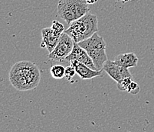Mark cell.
<instances>
[{"mask_svg": "<svg viewBox=\"0 0 154 132\" xmlns=\"http://www.w3.org/2000/svg\"><path fill=\"white\" fill-rule=\"evenodd\" d=\"M10 83L19 91H29L35 89L41 80V73L33 62L22 60L15 63L9 74Z\"/></svg>", "mask_w": 154, "mask_h": 132, "instance_id": "obj_1", "label": "cell"}, {"mask_svg": "<svg viewBox=\"0 0 154 132\" xmlns=\"http://www.w3.org/2000/svg\"><path fill=\"white\" fill-rule=\"evenodd\" d=\"M98 21L95 15L88 13L81 19L71 22L64 32L68 34L75 43H80L90 38L98 31Z\"/></svg>", "mask_w": 154, "mask_h": 132, "instance_id": "obj_2", "label": "cell"}, {"mask_svg": "<svg viewBox=\"0 0 154 132\" xmlns=\"http://www.w3.org/2000/svg\"><path fill=\"white\" fill-rule=\"evenodd\" d=\"M78 45L87 51L97 69L103 70V64L108 60L106 53V43L103 37L95 33L90 38L78 43Z\"/></svg>", "mask_w": 154, "mask_h": 132, "instance_id": "obj_3", "label": "cell"}, {"mask_svg": "<svg viewBox=\"0 0 154 132\" xmlns=\"http://www.w3.org/2000/svg\"><path fill=\"white\" fill-rule=\"evenodd\" d=\"M89 10L87 0H59L58 4V15L69 25L89 13Z\"/></svg>", "mask_w": 154, "mask_h": 132, "instance_id": "obj_4", "label": "cell"}, {"mask_svg": "<svg viewBox=\"0 0 154 132\" xmlns=\"http://www.w3.org/2000/svg\"><path fill=\"white\" fill-rule=\"evenodd\" d=\"M75 43L68 34L64 32L54 51L48 54V58L53 61L64 62L65 59L72 52Z\"/></svg>", "mask_w": 154, "mask_h": 132, "instance_id": "obj_5", "label": "cell"}, {"mask_svg": "<svg viewBox=\"0 0 154 132\" xmlns=\"http://www.w3.org/2000/svg\"><path fill=\"white\" fill-rule=\"evenodd\" d=\"M63 33L55 31L52 28H45L42 30V44L41 48H45L48 53L54 51L58 44Z\"/></svg>", "mask_w": 154, "mask_h": 132, "instance_id": "obj_6", "label": "cell"}, {"mask_svg": "<svg viewBox=\"0 0 154 132\" xmlns=\"http://www.w3.org/2000/svg\"><path fill=\"white\" fill-rule=\"evenodd\" d=\"M71 60H77L79 63H83V64L89 66V67L94 69V70H98L95 66L93 60L90 57V56L88 55L87 51L85 49H83L82 47H80L78 43H75V46H74L72 52L71 53V54L65 59L64 61L70 62Z\"/></svg>", "mask_w": 154, "mask_h": 132, "instance_id": "obj_7", "label": "cell"}, {"mask_svg": "<svg viewBox=\"0 0 154 132\" xmlns=\"http://www.w3.org/2000/svg\"><path fill=\"white\" fill-rule=\"evenodd\" d=\"M71 66L75 68L76 70V73L81 77L82 80H91L97 77V76H101V73L103 70H94L89 66L79 63L77 60L70 61Z\"/></svg>", "mask_w": 154, "mask_h": 132, "instance_id": "obj_8", "label": "cell"}, {"mask_svg": "<svg viewBox=\"0 0 154 132\" xmlns=\"http://www.w3.org/2000/svg\"><path fill=\"white\" fill-rule=\"evenodd\" d=\"M138 57L134 53H124L117 55L115 57L114 62L118 66L124 68L136 67L138 64Z\"/></svg>", "mask_w": 154, "mask_h": 132, "instance_id": "obj_9", "label": "cell"}, {"mask_svg": "<svg viewBox=\"0 0 154 132\" xmlns=\"http://www.w3.org/2000/svg\"><path fill=\"white\" fill-rule=\"evenodd\" d=\"M121 69L122 67L118 66L114 61L109 60L106 61V63L103 64V70H104L114 81L117 82V83H120L123 80Z\"/></svg>", "mask_w": 154, "mask_h": 132, "instance_id": "obj_10", "label": "cell"}, {"mask_svg": "<svg viewBox=\"0 0 154 132\" xmlns=\"http://www.w3.org/2000/svg\"><path fill=\"white\" fill-rule=\"evenodd\" d=\"M51 75L54 79L61 80L65 77V67L61 65H54L51 67L50 69Z\"/></svg>", "mask_w": 154, "mask_h": 132, "instance_id": "obj_11", "label": "cell"}, {"mask_svg": "<svg viewBox=\"0 0 154 132\" xmlns=\"http://www.w3.org/2000/svg\"><path fill=\"white\" fill-rule=\"evenodd\" d=\"M133 78H125L122 80L120 83H117V88L121 91H127L131 83H132Z\"/></svg>", "mask_w": 154, "mask_h": 132, "instance_id": "obj_12", "label": "cell"}, {"mask_svg": "<svg viewBox=\"0 0 154 132\" xmlns=\"http://www.w3.org/2000/svg\"><path fill=\"white\" fill-rule=\"evenodd\" d=\"M140 91V86L134 81L131 83V85H130V87L128 88V90H127L128 92L131 93L133 95H136L137 93H139Z\"/></svg>", "mask_w": 154, "mask_h": 132, "instance_id": "obj_13", "label": "cell"}, {"mask_svg": "<svg viewBox=\"0 0 154 132\" xmlns=\"http://www.w3.org/2000/svg\"><path fill=\"white\" fill-rule=\"evenodd\" d=\"M76 74V70L72 66H66L65 67V78L68 80H70L73 76Z\"/></svg>", "mask_w": 154, "mask_h": 132, "instance_id": "obj_14", "label": "cell"}, {"mask_svg": "<svg viewBox=\"0 0 154 132\" xmlns=\"http://www.w3.org/2000/svg\"><path fill=\"white\" fill-rule=\"evenodd\" d=\"M129 1H132V0H122V2H129Z\"/></svg>", "mask_w": 154, "mask_h": 132, "instance_id": "obj_15", "label": "cell"}, {"mask_svg": "<svg viewBox=\"0 0 154 132\" xmlns=\"http://www.w3.org/2000/svg\"><path fill=\"white\" fill-rule=\"evenodd\" d=\"M117 2H122V0H116Z\"/></svg>", "mask_w": 154, "mask_h": 132, "instance_id": "obj_16", "label": "cell"}]
</instances>
